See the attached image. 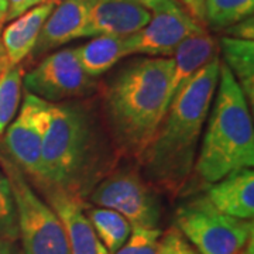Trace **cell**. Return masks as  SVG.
Returning a JSON list of instances; mask_svg holds the SVG:
<instances>
[{"label":"cell","instance_id":"ba28073f","mask_svg":"<svg viewBox=\"0 0 254 254\" xmlns=\"http://www.w3.org/2000/svg\"><path fill=\"white\" fill-rule=\"evenodd\" d=\"M48 106L46 100L26 93L16 118L3 134V153L37 185L43 180V140Z\"/></svg>","mask_w":254,"mask_h":254},{"label":"cell","instance_id":"7a4b0ae2","mask_svg":"<svg viewBox=\"0 0 254 254\" xmlns=\"http://www.w3.org/2000/svg\"><path fill=\"white\" fill-rule=\"evenodd\" d=\"M171 72V57H148L126 65L109 83L105 110L122 153L138 157L154 136L167 112Z\"/></svg>","mask_w":254,"mask_h":254},{"label":"cell","instance_id":"6da1fadb","mask_svg":"<svg viewBox=\"0 0 254 254\" xmlns=\"http://www.w3.org/2000/svg\"><path fill=\"white\" fill-rule=\"evenodd\" d=\"M220 58L206 64L170 103L138 161L154 188L178 193L190 178L198 141L216 93Z\"/></svg>","mask_w":254,"mask_h":254},{"label":"cell","instance_id":"4dcf8cb0","mask_svg":"<svg viewBox=\"0 0 254 254\" xmlns=\"http://www.w3.org/2000/svg\"><path fill=\"white\" fill-rule=\"evenodd\" d=\"M134 1L140 3V4H143L144 7H147V9L150 10L153 6H154L155 3L158 1V0H134Z\"/></svg>","mask_w":254,"mask_h":254},{"label":"cell","instance_id":"2e32d148","mask_svg":"<svg viewBox=\"0 0 254 254\" xmlns=\"http://www.w3.org/2000/svg\"><path fill=\"white\" fill-rule=\"evenodd\" d=\"M58 0H48L11 20L1 33V47L11 66L18 65L33 53L41 28Z\"/></svg>","mask_w":254,"mask_h":254},{"label":"cell","instance_id":"ffe728a7","mask_svg":"<svg viewBox=\"0 0 254 254\" xmlns=\"http://www.w3.org/2000/svg\"><path fill=\"white\" fill-rule=\"evenodd\" d=\"M254 0H205L203 24L215 31H225L239 21L252 17Z\"/></svg>","mask_w":254,"mask_h":254},{"label":"cell","instance_id":"4316f807","mask_svg":"<svg viewBox=\"0 0 254 254\" xmlns=\"http://www.w3.org/2000/svg\"><path fill=\"white\" fill-rule=\"evenodd\" d=\"M182 9H185L196 21L203 26V6L205 0H174Z\"/></svg>","mask_w":254,"mask_h":254},{"label":"cell","instance_id":"52a82bcc","mask_svg":"<svg viewBox=\"0 0 254 254\" xmlns=\"http://www.w3.org/2000/svg\"><path fill=\"white\" fill-rule=\"evenodd\" d=\"M91 200L99 208L120 213L131 227L158 229L163 218L154 187L134 168L119 170L100 181L93 188Z\"/></svg>","mask_w":254,"mask_h":254},{"label":"cell","instance_id":"5bb4252c","mask_svg":"<svg viewBox=\"0 0 254 254\" xmlns=\"http://www.w3.org/2000/svg\"><path fill=\"white\" fill-rule=\"evenodd\" d=\"M218 55V43L206 30L198 34L188 37L182 41L173 54V72L168 83L167 103L168 109L170 103L182 91V88L199 72L200 69L209 64Z\"/></svg>","mask_w":254,"mask_h":254},{"label":"cell","instance_id":"cb8c5ba5","mask_svg":"<svg viewBox=\"0 0 254 254\" xmlns=\"http://www.w3.org/2000/svg\"><path fill=\"white\" fill-rule=\"evenodd\" d=\"M163 240L167 254H199L175 227H171L167 233H164Z\"/></svg>","mask_w":254,"mask_h":254},{"label":"cell","instance_id":"9a60e30c","mask_svg":"<svg viewBox=\"0 0 254 254\" xmlns=\"http://www.w3.org/2000/svg\"><path fill=\"white\" fill-rule=\"evenodd\" d=\"M208 200L232 218L253 220L254 216V171L242 168L233 171L215 184H209Z\"/></svg>","mask_w":254,"mask_h":254},{"label":"cell","instance_id":"603a6c76","mask_svg":"<svg viewBox=\"0 0 254 254\" xmlns=\"http://www.w3.org/2000/svg\"><path fill=\"white\" fill-rule=\"evenodd\" d=\"M0 239L14 243L18 239L17 213L9 180L0 168Z\"/></svg>","mask_w":254,"mask_h":254},{"label":"cell","instance_id":"5b68a950","mask_svg":"<svg viewBox=\"0 0 254 254\" xmlns=\"http://www.w3.org/2000/svg\"><path fill=\"white\" fill-rule=\"evenodd\" d=\"M0 168L6 174L13 192L23 253L69 254L61 219L48 202L38 196L27 177L3 151H0Z\"/></svg>","mask_w":254,"mask_h":254},{"label":"cell","instance_id":"e0dca14e","mask_svg":"<svg viewBox=\"0 0 254 254\" xmlns=\"http://www.w3.org/2000/svg\"><path fill=\"white\" fill-rule=\"evenodd\" d=\"M83 71L91 78H98L112 69L128 54L126 37L99 36L79 47H73Z\"/></svg>","mask_w":254,"mask_h":254},{"label":"cell","instance_id":"d6a6232c","mask_svg":"<svg viewBox=\"0 0 254 254\" xmlns=\"http://www.w3.org/2000/svg\"><path fill=\"white\" fill-rule=\"evenodd\" d=\"M13 254H24L23 252H13Z\"/></svg>","mask_w":254,"mask_h":254},{"label":"cell","instance_id":"4fadbf2b","mask_svg":"<svg viewBox=\"0 0 254 254\" xmlns=\"http://www.w3.org/2000/svg\"><path fill=\"white\" fill-rule=\"evenodd\" d=\"M89 0H58L46 20L33 50V57L82 38L88 20Z\"/></svg>","mask_w":254,"mask_h":254},{"label":"cell","instance_id":"f546056e","mask_svg":"<svg viewBox=\"0 0 254 254\" xmlns=\"http://www.w3.org/2000/svg\"><path fill=\"white\" fill-rule=\"evenodd\" d=\"M0 254H13L11 243L0 239Z\"/></svg>","mask_w":254,"mask_h":254},{"label":"cell","instance_id":"8992f818","mask_svg":"<svg viewBox=\"0 0 254 254\" xmlns=\"http://www.w3.org/2000/svg\"><path fill=\"white\" fill-rule=\"evenodd\" d=\"M175 229L199 254H242L254 233L253 220L227 216L206 196L177 209Z\"/></svg>","mask_w":254,"mask_h":254},{"label":"cell","instance_id":"3957f363","mask_svg":"<svg viewBox=\"0 0 254 254\" xmlns=\"http://www.w3.org/2000/svg\"><path fill=\"white\" fill-rule=\"evenodd\" d=\"M102 160V136L91 110L73 100L50 103L38 187L81 196L96 178Z\"/></svg>","mask_w":254,"mask_h":254},{"label":"cell","instance_id":"30bf717a","mask_svg":"<svg viewBox=\"0 0 254 254\" xmlns=\"http://www.w3.org/2000/svg\"><path fill=\"white\" fill-rule=\"evenodd\" d=\"M150 11L151 17L144 27L126 37L130 55L170 58L182 41L205 30L174 0H158Z\"/></svg>","mask_w":254,"mask_h":254},{"label":"cell","instance_id":"d4e9b609","mask_svg":"<svg viewBox=\"0 0 254 254\" xmlns=\"http://www.w3.org/2000/svg\"><path fill=\"white\" fill-rule=\"evenodd\" d=\"M226 37L237 38V40H250L253 41L254 38V20L253 16L247 17L242 21H239L236 24H233L232 27L225 30Z\"/></svg>","mask_w":254,"mask_h":254},{"label":"cell","instance_id":"484cf974","mask_svg":"<svg viewBox=\"0 0 254 254\" xmlns=\"http://www.w3.org/2000/svg\"><path fill=\"white\" fill-rule=\"evenodd\" d=\"M48 0H7V13H6V21H11L23 13L30 9L36 7L41 3H46Z\"/></svg>","mask_w":254,"mask_h":254},{"label":"cell","instance_id":"1f68e13d","mask_svg":"<svg viewBox=\"0 0 254 254\" xmlns=\"http://www.w3.org/2000/svg\"><path fill=\"white\" fill-rule=\"evenodd\" d=\"M253 253H254L253 239H250V240H249V243H247L245 249H243V252H242V254H253Z\"/></svg>","mask_w":254,"mask_h":254},{"label":"cell","instance_id":"d6986e66","mask_svg":"<svg viewBox=\"0 0 254 254\" xmlns=\"http://www.w3.org/2000/svg\"><path fill=\"white\" fill-rule=\"evenodd\" d=\"M96 235L110 254L116 253L131 233V225L125 216L108 208L85 209Z\"/></svg>","mask_w":254,"mask_h":254},{"label":"cell","instance_id":"ac0fdd59","mask_svg":"<svg viewBox=\"0 0 254 254\" xmlns=\"http://www.w3.org/2000/svg\"><path fill=\"white\" fill-rule=\"evenodd\" d=\"M219 48L227 69L239 83L247 102L254 99V41L222 37Z\"/></svg>","mask_w":254,"mask_h":254},{"label":"cell","instance_id":"7402d4cb","mask_svg":"<svg viewBox=\"0 0 254 254\" xmlns=\"http://www.w3.org/2000/svg\"><path fill=\"white\" fill-rule=\"evenodd\" d=\"M113 254H167L160 229L131 227L126 243Z\"/></svg>","mask_w":254,"mask_h":254},{"label":"cell","instance_id":"83f0119b","mask_svg":"<svg viewBox=\"0 0 254 254\" xmlns=\"http://www.w3.org/2000/svg\"><path fill=\"white\" fill-rule=\"evenodd\" d=\"M10 64L7 61V57L4 54V50H3V47H1V43H0V75L3 73V71L9 66Z\"/></svg>","mask_w":254,"mask_h":254},{"label":"cell","instance_id":"277c9868","mask_svg":"<svg viewBox=\"0 0 254 254\" xmlns=\"http://www.w3.org/2000/svg\"><path fill=\"white\" fill-rule=\"evenodd\" d=\"M215 95L208 127L193 165L200 180L208 184L254 165V130L249 102L222 61Z\"/></svg>","mask_w":254,"mask_h":254},{"label":"cell","instance_id":"f1b7e54d","mask_svg":"<svg viewBox=\"0 0 254 254\" xmlns=\"http://www.w3.org/2000/svg\"><path fill=\"white\" fill-rule=\"evenodd\" d=\"M6 13H7V0H0V28L6 21Z\"/></svg>","mask_w":254,"mask_h":254},{"label":"cell","instance_id":"44dd1931","mask_svg":"<svg viewBox=\"0 0 254 254\" xmlns=\"http://www.w3.org/2000/svg\"><path fill=\"white\" fill-rule=\"evenodd\" d=\"M23 92V71L18 65H9L0 75V137L16 118Z\"/></svg>","mask_w":254,"mask_h":254},{"label":"cell","instance_id":"9c48e42d","mask_svg":"<svg viewBox=\"0 0 254 254\" xmlns=\"http://www.w3.org/2000/svg\"><path fill=\"white\" fill-rule=\"evenodd\" d=\"M26 93L48 103L82 98L95 88V79L83 71L75 48H64L44 57L23 76Z\"/></svg>","mask_w":254,"mask_h":254},{"label":"cell","instance_id":"8fae6325","mask_svg":"<svg viewBox=\"0 0 254 254\" xmlns=\"http://www.w3.org/2000/svg\"><path fill=\"white\" fill-rule=\"evenodd\" d=\"M151 11L134 0H89L83 37H128L150 21Z\"/></svg>","mask_w":254,"mask_h":254},{"label":"cell","instance_id":"7c38bea8","mask_svg":"<svg viewBox=\"0 0 254 254\" xmlns=\"http://www.w3.org/2000/svg\"><path fill=\"white\" fill-rule=\"evenodd\" d=\"M50 206L61 219L69 245V254H110L102 245L85 213L81 196L58 190H43Z\"/></svg>","mask_w":254,"mask_h":254}]
</instances>
